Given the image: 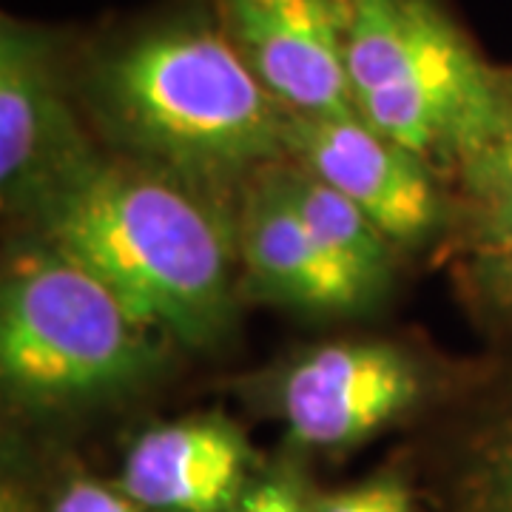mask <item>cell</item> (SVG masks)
I'll return each mask as SVG.
<instances>
[{
  "label": "cell",
  "mask_w": 512,
  "mask_h": 512,
  "mask_svg": "<svg viewBox=\"0 0 512 512\" xmlns=\"http://www.w3.org/2000/svg\"><path fill=\"white\" fill-rule=\"evenodd\" d=\"M92 92L148 168L197 191L285 151L288 109L239 55L217 9L165 15L111 40L94 55Z\"/></svg>",
  "instance_id": "obj_1"
},
{
  "label": "cell",
  "mask_w": 512,
  "mask_h": 512,
  "mask_svg": "<svg viewBox=\"0 0 512 512\" xmlns=\"http://www.w3.org/2000/svg\"><path fill=\"white\" fill-rule=\"evenodd\" d=\"M49 245L157 333L211 342L231 316V231L197 188L92 157L40 202Z\"/></svg>",
  "instance_id": "obj_2"
},
{
  "label": "cell",
  "mask_w": 512,
  "mask_h": 512,
  "mask_svg": "<svg viewBox=\"0 0 512 512\" xmlns=\"http://www.w3.org/2000/svg\"><path fill=\"white\" fill-rule=\"evenodd\" d=\"M157 330L55 245L12 259L0 299V373L29 407H80L126 393L160 365Z\"/></svg>",
  "instance_id": "obj_3"
},
{
  "label": "cell",
  "mask_w": 512,
  "mask_h": 512,
  "mask_svg": "<svg viewBox=\"0 0 512 512\" xmlns=\"http://www.w3.org/2000/svg\"><path fill=\"white\" fill-rule=\"evenodd\" d=\"M356 114L427 163L453 168L493 111L501 69L441 0H348Z\"/></svg>",
  "instance_id": "obj_4"
},
{
  "label": "cell",
  "mask_w": 512,
  "mask_h": 512,
  "mask_svg": "<svg viewBox=\"0 0 512 512\" xmlns=\"http://www.w3.org/2000/svg\"><path fill=\"white\" fill-rule=\"evenodd\" d=\"M421 393L424 376L404 350L333 342L293 362L279 384V413L299 447L339 453L402 419Z\"/></svg>",
  "instance_id": "obj_5"
},
{
  "label": "cell",
  "mask_w": 512,
  "mask_h": 512,
  "mask_svg": "<svg viewBox=\"0 0 512 512\" xmlns=\"http://www.w3.org/2000/svg\"><path fill=\"white\" fill-rule=\"evenodd\" d=\"M94 154L63 97L57 40L46 29L0 20V188L3 200L37 208Z\"/></svg>",
  "instance_id": "obj_6"
},
{
  "label": "cell",
  "mask_w": 512,
  "mask_h": 512,
  "mask_svg": "<svg viewBox=\"0 0 512 512\" xmlns=\"http://www.w3.org/2000/svg\"><path fill=\"white\" fill-rule=\"evenodd\" d=\"M239 55L293 114L353 117L348 0H214Z\"/></svg>",
  "instance_id": "obj_7"
},
{
  "label": "cell",
  "mask_w": 512,
  "mask_h": 512,
  "mask_svg": "<svg viewBox=\"0 0 512 512\" xmlns=\"http://www.w3.org/2000/svg\"><path fill=\"white\" fill-rule=\"evenodd\" d=\"M285 151L305 171L345 194L390 242L413 245L439 222V194L427 160L353 117L288 111Z\"/></svg>",
  "instance_id": "obj_8"
},
{
  "label": "cell",
  "mask_w": 512,
  "mask_h": 512,
  "mask_svg": "<svg viewBox=\"0 0 512 512\" xmlns=\"http://www.w3.org/2000/svg\"><path fill=\"white\" fill-rule=\"evenodd\" d=\"M254 464L237 424L191 416L154 424L131 441L117 487L146 512H234Z\"/></svg>",
  "instance_id": "obj_9"
},
{
  "label": "cell",
  "mask_w": 512,
  "mask_h": 512,
  "mask_svg": "<svg viewBox=\"0 0 512 512\" xmlns=\"http://www.w3.org/2000/svg\"><path fill=\"white\" fill-rule=\"evenodd\" d=\"M239 248L251 282L274 299L319 311H350L362 305L316 245L282 177L265 183L251 197Z\"/></svg>",
  "instance_id": "obj_10"
},
{
  "label": "cell",
  "mask_w": 512,
  "mask_h": 512,
  "mask_svg": "<svg viewBox=\"0 0 512 512\" xmlns=\"http://www.w3.org/2000/svg\"><path fill=\"white\" fill-rule=\"evenodd\" d=\"M282 183L316 245L359 302L379 291L390 274V239L379 231V225L345 194L305 168L302 174L282 177Z\"/></svg>",
  "instance_id": "obj_11"
},
{
  "label": "cell",
  "mask_w": 512,
  "mask_h": 512,
  "mask_svg": "<svg viewBox=\"0 0 512 512\" xmlns=\"http://www.w3.org/2000/svg\"><path fill=\"white\" fill-rule=\"evenodd\" d=\"M447 512H512V370L458 433L447 461Z\"/></svg>",
  "instance_id": "obj_12"
},
{
  "label": "cell",
  "mask_w": 512,
  "mask_h": 512,
  "mask_svg": "<svg viewBox=\"0 0 512 512\" xmlns=\"http://www.w3.org/2000/svg\"><path fill=\"white\" fill-rule=\"evenodd\" d=\"M476 248L512 242V69H501L487 123L453 165Z\"/></svg>",
  "instance_id": "obj_13"
},
{
  "label": "cell",
  "mask_w": 512,
  "mask_h": 512,
  "mask_svg": "<svg viewBox=\"0 0 512 512\" xmlns=\"http://www.w3.org/2000/svg\"><path fill=\"white\" fill-rule=\"evenodd\" d=\"M313 512H416V504L402 476L379 473L348 490L319 498Z\"/></svg>",
  "instance_id": "obj_14"
},
{
  "label": "cell",
  "mask_w": 512,
  "mask_h": 512,
  "mask_svg": "<svg viewBox=\"0 0 512 512\" xmlns=\"http://www.w3.org/2000/svg\"><path fill=\"white\" fill-rule=\"evenodd\" d=\"M234 512H313V504L299 478L279 467L265 476H254Z\"/></svg>",
  "instance_id": "obj_15"
},
{
  "label": "cell",
  "mask_w": 512,
  "mask_h": 512,
  "mask_svg": "<svg viewBox=\"0 0 512 512\" xmlns=\"http://www.w3.org/2000/svg\"><path fill=\"white\" fill-rule=\"evenodd\" d=\"M49 512H146L117 484L109 487L89 476H72L60 484Z\"/></svg>",
  "instance_id": "obj_16"
},
{
  "label": "cell",
  "mask_w": 512,
  "mask_h": 512,
  "mask_svg": "<svg viewBox=\"0 0 512 512\" xmlns=\"http://www.w3.org/2000/svg\"><path fill=\"white\" fill-rule=\"evenodd\" d=\"M470 279L490 308L512 316V242L476 248Z\"/></svg>",
  "instance_id": "obj_17"
},
{
  "label": "cell",
  "mask_w": 512,
  "mask_h": 512,
  "mask_svg": "<svg viewBox=\"0 0 512 512\" xmlns=\"http://www.w3.org/2000/svg\"><path fill=\"white\" fill-rule=\"evenodd\" d=\"M0 512H29L23 495H20L18 487H3V495H0Z\"/></svg>",
  "instance_id": "obj_18"
}]
</instances>
